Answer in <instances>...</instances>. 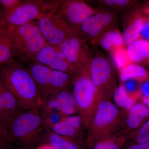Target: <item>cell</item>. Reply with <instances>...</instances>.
Masks as SVG:
<instances>
[{
	"mask_svg": "<svg viewBox=\"0 0 149 149\" xmlns=\"http://www.w3.org/2000/svg\"><path fill=\"white\" fill-rule=\"evenodd\" d=\"M33 61L73 77L79 74L67 59L64 54L56 46L46 44L38 52Z\"/></svg>",
	"mask_w": 149,
	"mask_h": 149,
	"instance_id": "12",
	"label": "cell"
},
{
	"mask_svg": "<svg viewBox=\"0 0 149 149\" xmlns=\"http://www.w3.org/2000/svg\"><path fill=\"white\" fill-rule=\"evenodd\" d=\"M6 27L10 35L14 56L22 61L34 60L38 52L47 44L37 21Z\"/></svg>",
	"mask_w": 149,
	"mask_h": 149,
	"instance_id": "4",
	"label": "cell"
},
{
	"mask_svg": "<svg viewBox=\"0 0 149 149\" xmlns=\"http://www.w3.org/2000/svg\"><path fill=\"white\" fill-rule=\"evenodd\" d=\"M141 35L143 39L149 41V20L144 21Z\"/></svg>",
	"mask_w": 149,
	"mask_h": 149,
	"instance_id": "36",
	"label": "cell"
},
{
	"mask_svg": "<svg viewBox=\"0 0 149 149\" xmlns=\"http://www.w3.org/2000/svg\"><path fill=\"white\" fill-rule=\"evenodd\" d=\"M36 149H56L53 147L51 146L49 144L45 143L40 145L37 147Z\"/></svg>",
	"mask_w": 149,
	"mask_h": 149,
	"instance_id": "40",
	"label": "cell"
},
{
	"mask_svg": "<svg viewBox=\"0 0 149 149\" xmlns=\"http://www.w3.org/2000/svg\"><path fill=\"white\" fill-rule=\"evenodd\" d=\"M2 83L17 100L24 111L40 109L44 101L29 70L14 61L0 72Z\"/></svg>",
	"mask_w": 149,
	"mask_h": 149,
	"instance_id": "1",
	"label": "cell"
},
{
	"mask_svg": "<svg viewBox=\"0 0 149 149\" xmlns=\"http://www.w3.org/2000/svg\"><path fill=\"white\" fill-rule=\"evenodd\" d=\"M97 42L105 50L110 53L115 48L125 46L122 34L118 29H109L99 38Z\"/></svg>",
	"mask_w": 149,
	"mask_h": 149,
	"instance_id": "20",
	"label": "cell"
},
{
	"mask_svg": "<svg viewBox=\"0 0 149 149\" xmlns=\"http://www.w3.org/2000/svg\"><path fill=\"white\" fill-rule=\"evenodd\" d=\"M117 20L116 13L97 10L95 13L81 24L78 29L79 37L86 42L96 44L104 32L113 28Z\"/></svg>",
	"mask_w": 149,
	"mask_h": 149,
	"instance_id": "9",
	"label": "cell"
},
{
	"mask_svg": "<svg viewBox=\"0 0 149 149\" xmlns=\"http://www.w3.org/2000/svg\"><path fill=\"white\" fill-rule=\"evenodd\" d=\"M113 96L114 100L123 110H128L135 104L134 95L127 93L123 83L116 88Z\"/></svg>",
	"mask_w": 149,
	"mask_h": 149,
	"instance_id": "25",
	"label": "cell"
},
{
	"mask_svg": "<svg viewBox=\"0 0 149 149\" xmlns=\"http://www.w3.org/2000/svg\"><path fill=\"white\" fill-rule=\"evenodd\" d=\"M148 75V72L143 67L133 63L119 71V77L122 83L129 80H143Z\"/></svg>",
	"mask_w": 149,
	"mask_h": 149,
	"instance_id": "22",
	"label": "cell"
},
{
	"mask_svg": "<svg viewBox=\"0 0 149 149\" xmlns=\"http://www.w3.org/2000/svg\"><path fill=\"white\" fill-rule=\"evenodd\" d=\"M40 109L44 114L53 113L61 114L58 103L53 95L49 96L44 102L42 106Z\"/></svg>",
	"mask_w": 149,
	"mask_h": 149,
	"instance_id": "27",
	"label": "cell"
},
{
	"mask_svg": "<svg viewBox=\"0 0 149 149\" xmlns=\"http://www.w3.org/2000/svg\"><path fill=\"white\" fill-rule=\"evenodd\" d=\"M0 149H19L18 148L10 143L6 142L0 146Z\"/></svg>",
	"mask_w": 149,
	"mask_h": 149,
	"instance_id": "39",
	"label": "cell"
},
{
	"mask_svg": "<svg viewBox=\"0 0 149 149\" xmlns=\"http://www.w3.org/2000/svg\"><path fill=\"white\" fill-rule=\"evenodd\" d=\"M53 95L58 103L62 115L70 116L77 113L76 102L72 92L66 89Z\"/></svg>",
	"mask_w": 149,
	"mask_h": 149,
	"instance_id": "18",
	"label": "cell"
},
{
	"mask_svg": "<svg viewBox=\"0 0 149 149\" xmlns=\"http://www.w3.org/2000/svg\"><path fill=\"white\" fill-rule=\"evenodd\" d=\"M72 84L77 113L84 128L88 130L99 104L104 99L86 72L75 76Z\"/></svg>",
	"mask_w": 149,
	"mask_h": 149,
	"instance_id": "6",
	"label": "cell"
},
{
	"mask_svg": "<svg viewBox=\"0 0 149 149\" xmlns=\"http://www.w3.org/2000/svg\"><path fill=\"white\" fill-rule=\"evenodd\" d=\"M21 0H0V4L3 8L2 11H7L14 8L22 2Z\"/></svg>",
	"mask_w": 149,
	"mask_h": 149,
	"instance_id": "33",
	"label": "cell"
},
{
	"mask_svg": "<svg viewBox=\"0 0 149 149\" xmlns=\"http://www.w3.org/2000/svg\"><path fill=\"white\" fill-rule=\"evenodd\" d=\"M43 142H45L56 149H85L84 143L58 135L47 128Z\"/></svg>",
	"mask_w": 149,
	"mask_h": 149,
	"instance_id": "16",
	"label": "cell"
},
{
	"mask_svg": "<svg viewBox=\"0 0 149 149\" xmlns=\"http://www.w3.org/2000/svg\"><path fill=\"white\" fill-rule=\"evenodd\" d=\"M143 101L145 103V104L149 108V97L144 98Z\"/></svg>",
	"mask_w": 149,
	"mask_h": 149,
	"instance_id": "42",
	"label": "cell"
},
{
	"mask_svg": "<svg viewBox=\"0 0 149 149\" xmlns=\"http://www.w3.org/2000/svg\"><path fill=\"white\" fill-rule=\"evenodd\" d=\"M97 9L83 1H64L56 13L70 27L78 32L81 24Z\"/></svg>",
	"mask_w": 149,
	"mask_h": 149,
	"instance_id": "11",
	"label": "cell"
},
{
	"mask_svg": "<svg viewBox=\"0 0 149 149\" xmlns=\"http://www.w3.org/2000/svg\"><path fill=\"white\" fill-rule=\"evenodd\" d=\"M29 71L37 85L43 101L45 102L52 95V86L53 70L44 65L36 63L30 66Z\"/></svg>",
	"mask_w": 149,
	"mask_h": 149,
	"instance_id": "14",
	"label": "cell"
},
{
	"mask_svg": "<svg viewBox=\"0 0 149 149\" xmlns=\"http://www.w3.org/2000/svg\"><path fill=\"white\" fill-rule=\"evenodd\" d=\"M86 72L104 100H110L117 87L114 69L108 59L103 55H97L92 58Z\"/></svg>",
	"mask_w": 149,
	"mask_h": 149,
	"instance_id": "7",
	"label": "cell"
},
{
	"mask_svg": "<svg viewBox=\"0 0 149 149\" xmlns=\"http://www.w3.org/2000/svg\"><path fill=\"white\" fill-rule=\"evenodd\" d=\"M37 21L47 44L51 45L58 47L69 38L79 37L78 32L68 25L56 12L45 15Z\"/></svg>",
	"mask_w": 149,
	"mask_h": 149,
	"instance_id": "8",
	"label": "cell"
},
{
	"mask_svg": "<svg viewBox=\"0 0 149 149\" xmlns=\"http://www.w3.org/2000/svg\"><path fill=\"white\" fill-rule=\"evenodd\" d=\"M99 3L113 8L120 10L128 7L133 2L129 0H104L100 1Z\"/></svg>",
	"mask_w": 149,
	"mask_h": 149,
	"instance_id": "29",
	"label": "cell"
},
{
	"mask_svg": "<svg viewBox=\"0 0 149 149\" xmlns=\"http://www.w3.org/2000/svg\"><path fill=\"white\" fill-rule=\"evenodd\" d=\"M127 52L132 63H140L149 61V41L138 39L128 46Z\"/></svg>",
	"mask_w": 149,
	"mask_h": 149,
	"instance_id": "19",
	"label": "cell"
},
{
	"mask_svg": "<svg viewBox=\"0 0 149 149\" xmlns=\"http://www.w3.org/2000/svg\"><path fill=\"white\" fill-rule=\"evenodd\" d=\"M48 129L58 135L78 140L84 143L83 131H79L72 128L62 119L60 122Z\"/></svg>",
	"mask_w": 149,
	"mask_h": 149,
	"instance_id": "23",
	"label": "cell"
},
{
	"mask_svg": "<svg viewBox=\"0 0 149 149\" xmlns=\"http://www.w3.org/2000/svg\"><path fill=\"white\" fill-rule=\"evenodd\" d=\"M141 91L146 97H149V80L142 85Z\"/></svg>",
	"mask_w": 149,
	"mask_h": 149,
	"instance_id": "38",
	"label": "cell"
},
{
	"mask_svg": "<svg viewBox=\"0 0 149 149\" xmlns=\"http://www.w3.org/2000/svg\"><path fill=\"white\" fill-rule=\"evenodd\" d=\"M58 47L78 74L87 71L93 56L85 40L79 37H71Z\"/></svg>",
	"mask_w": 149,
	"mask_h": 149,
	"instance_id": "10",
	"label": "cell"
},
{
	"mask_svg": "<svg viewBox=\"0 0 149 149\" xmlns=\"http://www.w3.org/2000/svg\"><path fill=\"white\" fill-rule=\"evenodd\" d=\"M1 76H0V85H1Z\"/></svg>",
	"mask_w": 149,
	"mask_h": 149,
	"instance_id": "44",
	"label": "cell"
},
{
	"mask_svg": "<svg viewBox=\"0 0 149 149\" xmlns=\"http://www.w3.org/2000/svg\"><path fill=\"white\" fill-rule=\"evenodd\" d=\"M143 23V19L140 17L128 19L125 18L122 35L125 45L128 46L139 39Z\"/></svg>",
	"mask_w": 149,
	"mask_h": 149,
	"instance_id": "17",
	"label": "cell"
},
{
	"mask_svg": "<svg viewBox=\"0 0 149 149\" xmlns=\"http://www.w3.org/2000/svg\"><path fill=\"white\" fill-rule=\"evenodd\" d=\"M1 10H0V29L4 27L3 26L2 23L1 16Z\"/></svg>",
	"mask_w": 149,
	"mask_h": 149,
	"instance_id": "43",
	"label": "cell"
},
{
	"mask_svg": "<svg viewBox=\"0 0 149 149\" xmlns=\"http://www.w3.org/2000/svg\"><path fill=\"white\" fill-rule=\"evenodd\" d=\"M6 142H7L6 141L5 137L2 134L1 131H0V146L5 143Z\"/></svg>",
	"mask_w": 149,
	"mask_h": 149,
	"instance_id": "41",
	"label": "cell"
},
{
	"mask_svg": "<svg viewBox=\"0 0 149 149\" xmlns=\"http://www.w3.org/2000/svg\"><path fill=\"white\" fill-rule=\"evenodd\" d=\"M0 131L2 134L5 136L6 139V136L7 133V129L6 126L5 120L1 89H0Z\"/></svg>",
	"mask_w": 149,
	"mask_h": 149,
	"instance_id": "32",
	"label": "cell"
},
{
	"mask_svg": "<svg viewBox=\"0 0 149 149\" xmlns=\"http://www.w3.org/2000/svg\"><path fill=\"white\" fill-rule=\"evenodd\" d=\"M64 1H23L14 8L1 11V21L4 27H17L37 21L47 14L55 12Z\"/></svg>",
	"mask_w": 149,
	"mask_h": 149,
	"instance_id": "5",
	"label": "cell"
},
{
	"mask_svg": "<svg viewBox=\"0 0 149 149\" xmlns=\"http://www.w3.org/2000/svg\"><path fill=\"white\" fill-rule=\"evenodd\" d=\"M121 111L119 134L125 135L139 128L149 120V108L145 104H135L128 110Z\"/></svg>",
	"mask_w": 149,
	"mask_h": 149,
	"instance_id": "13",
	"label": "cell"
},
{
	"mask_svg": "<svg viewBox=\"0 0 149 149\" xmlns=\"http://www.w3.org/2000/svg\"><path fill=\"white\" fill-rule=\"evenodd\" d=\"M62 120L72 128L79 131H83V127L84 128V125H83L81 117L79 115L63 116Z\"/></svg>",
	"mask_w": 149,
	"mask_h": 149,
	"instance_id": "30",
	"label": "cell"
},
{
	"mask_svg": "<svg viewBox=\"0 0 149 149\" xmlns=\"http://www.w3.org/2000/svg\"><path fill=\"white\" fill-rule=\"evenodd\" d=\"M126 143L125 135L117 133L108 138L106 149H123Z\"/></svg>",
	"mask_w": 149,
	"mask_h": 149,
	"instance_id": "28",
	"label": "cell"
},
{
	"mask_svg": "<svg viewBox=\"0 0 149 149\" xmlns=\"http://www.w3.org/2000/svg\"><path fill=\"white\" fill-rule=\"evenodd\" d=\"M126 143H142L149 141V120L142 126L125 135Z\"/></svg>",
	"mask_w": 149,
	"mask_h": 149,
	"instance_id": "24",
	"label": "cell"
},
{
	"mask_svg": "<svg viewBox=\"0 0 149 149\" xmlns=\"http://www.w3.org/2000/svg\"><path fill=\"white\" fill-rule=\"evenodd\" d=\"M123 149H149V141L142 143H126Z\"/></svg>",
	"mask_w": 149,
	"mask_h": 149,
	"instance_id": "35",
	"label": "cell"
},
{
	"mask_svg": "<svg viewBox=\"0 0 149 149\" xmlns=\"http://www.w3.org/2000/svg\"><path fill=\"white\" fill-rule=\"evenodd\" d=\"M47 129L41 109L23 111L9 127L6 141L19 149H32L44 141Z\"/></svg>",
	"mask_w": 149,
	"mask_h": 149,
	"instance_id": "2",
	"label": "cell"
},
{
	"mask_svg": "<svg viewBox=\"0 0 149 149\" xmlns=\"http://www.w3.org/2000/svg\"><path fill=\"white\" fill-rule=\"evenodd\" d=\"M0 89L1 93L5 120L8 131L12 122L24 110L20 108L15 97L4 86L2 83L0 85Z\"/></svg>",
	"mask_w": 149,
	"mask_h": 149,
	"instance_id": "15",
	"label": "cell"
},
{
	"mask_svg": "<svg viewBox=\"0 0 149 149\" xmlns=\"http://www.w3.org/2000/svg\"><path fill=\"white\" fill-rule=\"evenodd\" d=\"M108 138L99 141L95 144L92 149H106Z\"/></svg>",
	"mask_w": 149,
	"mask_h": 149,
	"instance_id": "37",
	"label": "cell"
},
{
	"mask_svg": "<svg viewBox=\"0 0 149 149\" xmlns=\"http://www.w3.org/2000/svg\"><path fill=\"white\" fill-rule=\"evenodd\" d=\"M137 81L135 80H129L123 82V84L127 93L132 95L135 94L138 88Z\"/></svg>",
	"mask_w": 149,
	"mask_h": 149,
	"instance_id": "34",
	"label": "cell"
},
{
	"mask_svg": "<svg viewBox=\"0 0 149 149\" xmlns=\"http://www.w3.org/2000/svg\"><path fill=\"white\" fill-rule=\"evenodd\" d=\"M121 111L109 100H103L99 104L88 130L85 143L92 149L99 141L119 133Z\"/></svg>",
	"mask_w": 149,
	"mask_h": 149,
	"instance_id": "3",
	"label": "cell"
},
{
	"mask_svg": "<svg viewBox=\"0 0 149 149\" xmlns=\"http://www.w3.org/2000/svg\"><path fill=\"white\" fill-rule=\"evenodd\" d=\"M43 115L45 119L46 127L47 129H49L53 125L60 122L63 117V116L59 113Z\"/></svg>",
	"mask_w": 149,
	"mask_h": 149,
	"instance_id": "31",
	"label": "cell"
},
{
	"mask_svg": "<svg viewBox=\"0 0 149 149\" xmlns=\"http://www.w3.org/2000/svg\"><path fill=\"white\" fill-rule=\"evenodd\" d=\"M113 63L119 71L133 63L125 46L115 48L109 53Z\"/></svg>",
	"mask_w": 149,
	"mask_h": 149,
	"instance_id": "26",
	"label": "cell"
},
{
	"mask_svg": "<svg viewBox=\"0 0 149 149\" xmlns=\"http://www.w3.org/2000/svg\"><path fill=\"white\" fill-rule=\"evenodd\" d=\"M12 44L9 32L6 27L0 29V65L15 61Z\"/></svg>",
	"mask_w": 149,
	"mask_h": 149,
	"instance_id": "21",
	"label": "cell"
}]
</instances>
